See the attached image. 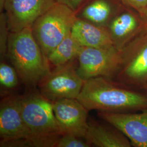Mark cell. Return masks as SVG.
Masks as SVG:
<instances>
[{"label": "cell", "instance_id": "obj_17", "mask_svg": "<svg viewBox=\"0 0 147 147\" xmlns=\"http://www.w3.org/2000/svg\"><path fill=\"white\" fill-rule=\"evenodd\" d=\"M19 76L15 68L8 63L1 61L0 84L1 89L12 90L19 84Z\"/></svg>", "mask_w": 147, "mask_h": 147}, {"label": "cell", "instance_id": "obj_3", "mask_svg": "<svg viewBox=\"0 0 147 147\" xmlns=\"http://www.w3.org/2000/svg\"><path fill=\"white\" fill-rule=\"evenodd\" d=\"M21 106L31 146L55 147L64 132L55 115L53 102L39 90H33L21 95Z\"/></svg>", "mask_w": 147, "mask_h": 147}, {"label": "cell", "instance_id": "obj_7", "mask_svg": "<svg viewBox=\"0 0 147 147\" xmlns=\"http://www.w3.org/2000/svg\"><path fill=\"white\" fill-rule=\"evenodd\" d=\"M77 59L78 73L84 80L97 77L112 79L116 76L120 68L121 55L115 47H81Z\"/></svg>", "mask_w": 147, "mask_h": 147}, {"label": "cell", "instance_id": "obj_23", "mask_svg": "<svg viewBox=\"0 0 147 147\" xmlns=\"http://www.w3.org/2000/svg\"><path fill=\"white\" fill-rule=\"evenodd\" d=\"M146 90H147V88H146Z\"/></svg>", "mask_w": 147, "mask_h": 147}, {"label": "cell", "instance_id": "obj_10", "mask_svg": "<svg viewBox=\"0 0 147 147\" xmlns=\"http://www.w3.org/2000/svg\"><path fill=\"white\" fill-rule=\"evenodd\" d=\"M56 0H5L4 11L11 32L32 26Z\"/></svg>", "mask_w": 147, "mask_h": 147}, {"label": "cell", "instance_id": "obj_18", "mask_svg": "<svg viewBox=\"0 0 147 147\" xmlns=\"http://www.w3.org/2000/svg\"><path fill=\"white\" fill-rule=\"evenodd\" d=\"M10 30L5 13H0V57L1 61H4L7 53L8 42Z\"/></svg>", "mask_w": 147, "mask_h": 147}, {"label": "cell", "instance_id": "obj_22", "mask_svg": "<svg viewBox=\"0 0 147 147\" xmlns=\"http://www.w3.org/2000/svg\"><path fill=\"white\" fill-rule=\"evenodd\" d=\"M144 18L147 20V8L146 9V13H145V16H144Z\"/></svg>", "mask_w": 147, "mask_h": 147}, {"label": "cell", "instance_id": "obj_6", "mask_svg": "<svg viewBox=\"0 0 147 147\" xmlns=\"http://www.w3.org/2000/svg\"><path fill=\"white\" fill-rule=\"evenodd\" d=\"M0 138L1 147H31L22 115L21 96L9 95L1 101Z\"/></svg>", "mask_w": 147, "mask_h": 147}, {"label": "cell", "instance_id": "obj_8", "mask_svg": "<svg viewBox=\"0 0 147 147\" xmlns=\"http://www.w3.org/2000/svg\"><path fill=\"white\" fill-rule=\"evenodd\" d=\"M75 59L51 71L38 84L40 93L47 99L54 102L78 98L84 80L78 73Z\"/></svg>", "mask_w": 147, "mask_h": 147}, {"label": "cell", "instance_id": "obj_16", "mask_svg": "<svg viewBox=\"0 0 147 147\" xmlns=\"http://www.w3.org/2000/svg\"><path fill=\"white\" fill-rule=\"evenodd\" d=\"M81 47L71 32L49 54L48 62L56 68L65 65L77 58Z\"/></svg>", "mask_w": 147, "mask_h": 147}, {"label": "cell", "instance_id": "obj_21", "mask_svg": "<svg viewBox=\"0 0 147 147\" xmlns=\"http://www.w3.org/2000/svg\"><path fill=\"white\" fill-rule=\"evenodd\" d=\"M56 2L68 6L76 13L84 5L86 0H56Z\"/></svg>", "mask_w": 147, "mask_h": 147}, {"label": "cell", "instance_id": "obj_13", "mask_svg": "<svg viewBox=\"0 0 147 147\" xmlns=\"http://www.w3.org/2000/svg\"><path fill=\"white\" fill-rule=\"evenodd\" d=\"M71 32L82 47L104 49L115 47L107 27L77 18Z\"/></svg>", "mask_w": 147, "mask_h": 147}, {"label": "cell", "instance_id": "obj_2", "mask_svg": "<svg viewBox=\"0 0 147 147\" xmlns=\"http://www.w3.org/2000/svg\"><path fill=\"white\" fill-rule=\"evenodd\" d=\"M6 57L27 86L38 85L51 72L50 65L33 36L32 27L10 32Z\"/></svg>", "mask_w": 147, "mask_h": 147}, {"label": "cell", "instance_id": "obj_15", "mask_svg": "<svg viewBox=\"0 0 147 147\" xmlns=\"http://www.w3.org/2000/svg\"><path fill=\"white\" fill-rule=\"evenodd\" d=\"M76 15L78 18L107 27L116 14L113 4L109 0H91L87 3H84Z\"/></svg>", "mask_w": 147, "mask_h": 147}, {"label": "cell", "instance_id": "obj_14", "mask_svg": "<svg viewBox=\"0 0 147 147\" xmlns=\"http://www.w3.org/2000/svg\"><path fill=\"white\" fill-rule=\"evenodd\" d=\"M88 122L86 139L91 146L98 147H132L129 140L110 124L107 125L93 119H89Z\"/></svg>", "mask_w": 147, "mask_h": 147}, {"label": "cell", "instance_id": "obj_5", "mask_svg": "<svg viewBox=\"0 0 147 147\" xmlns=\"http://www.w3.org/2000/svg\"><path fill=\"white\" fill-rule=\"evenodd\" d=\"M121 67L117 81L129 87L146 89L147 86V27L121 51Z\"/></svg>", "mask_w": 147, "mask_h": 147}, {"label": "cell", "instance_id": "obj_4", "mask_svg": "<svg viewBox=\"0 0 147 147\" xmlns=\"http://www.w3.org/2000/svg\"><path fill=\"white\" fill-rule=\"evenodd\" d=\"M76 19L75 11L56 2L34 22L33 34L46 57L71 32Z\"/></svg>", "mask_w": 147, "mask_h": 147}, {"label": "cell", "instance_id": "obj_11", "mask_svg": "<svg viewBox=\"0 0 147 147\" xmlns=\"http://www.w3.org/2000/svg\"><path fill=\"white\" fill-rule=\"evenodd\" d=\"M55 117L64 134L86 138L88 126V111L77 99L53 102Z\"/></svg>", "mask_w": 147, "mask_h": 147}, {"label": "cell", "instance_id": "obj_9", "mask_svg": "<svg viewBox=\"0 0 147 147\" xmlns=\"http://www.w3.org/2000/svg\"><path fill=\"white\" fill-rule=\"evenodd\" d=\"M97 115L121 132L132 147H147V109L130 112L99 111Z\"/></svg>", "mask_w": 147, "mask_h": 147}, {"label": "cell", "instance_id": "obj_19", "mask_svg": "<svg viewBox=\"0 0 147 147\" xmlns=\"http://www.w3.org/2000/svg\"><path fill=\"white\" fill-rule=\"evenodd\" d=\"M92 146L88 141L76 135L64 134L57 142L55 147H89Z\"/></svg>", "mask_w": 147, "mask_h": 147}, {"label": "cell", "instance_id": "obj_1", "mask_svg": "<svg viewBox=\"0 0 147 147\" xmlns=\"http://www.w3.org/2000/svg\"><path fill=\"white\" fill-rule=\"evenodd\" d=\"M77 99L88 111L130 112L147 109V93L105 77L84 80Z\"/></svg>", "mask_w": 147, "mask_h": 147}, {"label": "cell", "instance_id": "obj_12", "mask_svg": "<svg viewBox=\"0 0 147 147\" xmlns=\"http://www.w3.org/2000/svg\"><path fill=\"white\" fill-rule=\"evenodd\" d=\"M147 27V20H143L130 12L116 14L107 28L114 47L121 52L123 49Z\"/></svg>", "mask_w": 147, "mask_h": 147}, {"label": "cell", "instance_id": "obj_20", "mask_svg": "<svg viewBox=\"0 0 147 147\" xmlns=\"http://www.w3.org/2000/svg\"><path fill=\"white\" fill-rule=\"evenodd\" d=\"M124 3L136 10L144 18L147 8V0H121Z\"/></svg>", "mask_w": 147, "mask_h": 147}]
</instances>
